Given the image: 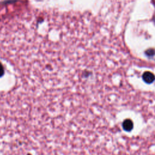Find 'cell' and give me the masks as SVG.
Segmentation results:
<instances>
[{
  "mask_svg": "<svg viewBox=\"0 0 155 155\" xmlns=\"http://www.w3.org/2000/svg\"><path fill=\"white\" fill-rule=\"evenodd\" d=\"M154 76L153 73L147 71L144 73L143 74V79L147 82V83H151L154 81Z\"/></svg>",
  "mask_w": 155,
  "mask_h": 155,
  "instance_id": "1",
  "label": "cell"
},
{
  "mask_svg": "<svg viewBox=\"0 0 155 155\" xmlns=\"http://www.w3.org/2000/svg\"><path fill=\"white\" fill-rule=\"evenodd\" d=\"M122 127L125 131H130L133 127V123L131 120L127 119L124 121L122 124Z\"/></svg>",
  "mask_w": 155,
  "mask_h": 155,
  "instance_id": "2",
  "label": "cell"
}]
</instances>
